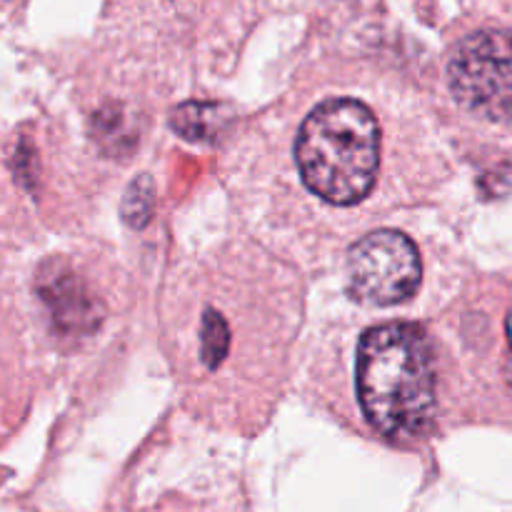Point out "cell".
Wrapping results in <instances>:
<instances>
[{"instance_id":"1","label":"cell","mask_w":512,"mask_h":512,"mask_svg":"<svg viewBox=\"0 0 512 512\" xmlns=\"http://www.w3.org/2000/svg\"><path fill=\"white\" fill-rule=\"evenodd\" d=\"M358 398L368 423L388 440L423 438L435 418V360L423 328L388 323L358 345Z\"/></svg>"},{"instance_id":"2","label":"cell","mask_w":512,"mask_h":512,"mask_svg":"<svg viewBox=\"0 0 512 512\" xmlns=\"http://www.w3.org/2000/svg\"><path fill=\"white\" fill-rule=\"evenodd\" d=\"M303 183L333 205L360 203L380 165V128L373 110L353 98L320 103L295 140Z\"/></svg>"},{"instance_id":"3","label":"cell","mask_w":512,"mask_h":512,"mask_svg":"<svg viewBox=\"0 0 512 512\" xmlns=\"http://www.w3.org/2000/svg\"><path fill=\"white\" fill-rule=\"evenodd\" d=\"M455 100L488 120L512 118V30L468 35L448 65Z\"/></svg>"},{"instance_id":"4","label":"cell","mask_w":512,"mask_h":512,"mask_svg":"<svg viewBox=\"0 0 512 512\" xmlns=\"http://www.w3.org/2000/svg\"><path fill=\"white\" fill-rule=\"evenodd\" d=\"M423 278L418 248L398 230L365 235L348 253V293L365 305H395L413 298Z\"/></svg>"},{"instance_id":"5","label":"cell","mask_w":512,"mask_h":512,"mask_svg":"<svg viewBox=\"0 0 512 512\" xmlns=\"http://www.w3.org/2000/svg\"><path fill=\"white\" fill-rule=\"evenodd\" d=\"M38 288L40 295H43V303L48 305L60 328L68 330V333L95 328V323H98V305H95L93 295L85 290V285L75 275H43Z\"/></svg>"},{"instance_id":"6","label":"cell","mask_w":512,"mask_h":512,"mask_svg":"<svg viewBox=\"0 0 512 512\" xmlns=\"http://www.w3.org/2000/svg\"><path fill=\"white\" fill-rule=\"evenodd\" d=\"M230 115L218 103H183L170 113V128L188 140H210L223 133Z\"/></svg>"},{"instance_id":"7","label":"cell","mask_w":512,"mask_h":512,"mask_svg":"<svg viewBox=\"0 0 512 512\" xmlns=\"http://www.w3.org/2000/svg\"><path fill=\"white\" fill-rule=\"evenodd\" d=\"M155 208V188L153 180L148 175H140L138 180H133V185L128 188L123 200V218L125 223L133 225V228H143L150 220Z\"/></svg>"},{"instance_id":"8","label":"cell","mask_w":512,"mask_h":512,"mask_svg":"<svg viewBox=\"0 0 512 512\" xmlns=\"http://www.w3.org/2000/svg\"><path fill=\"white\" fill-rule=\"evenodd\" d=\"M203 358L208 363V368H218L223 363L225 353H228L230 345V333L228 325H225L223 315H218L215 310H208L203 320Z\"/></svg>"},{"instance_id":"9","label":"cell","mask_w":512,"mask_h":512,"mask_svg":"<svg viewBox=\"0 0 512 512\" xmlns=\"http://www.w3.org/2000/svg\"><path fill=\"white\" fill-rule=\"evenodd\" d=\"M505 333H508V360H505V378L512 388V310L508 315V323H505Z\"/></svg>"}]
</instances>
